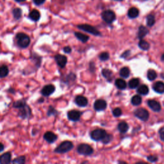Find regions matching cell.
Wrapping results in <instances>:
<instances>
[{
  "mask_svg": "<svg viewBox=\"0 0 164 164\" xmlns=\"http://www.w3.org/2000/svg\"><path fill=\"white\" fill-rule=\"evenodd\" d=\"M142 1H148V0H142Z\"/></svg>",
  "mask_w": 164,
  "mask_h": 164,
  "instance_id": "52",
  "label": "cell"
},
{
  "mask_svg": "<svg viewBox=\"0 0 164 164\" xmlns=\"http://www.w3.org/2000/svg\"><path fill=\"white\" fill-rule=\"evenodd\" d=\"M147 77L148 78V80L150 81L155 80L157 77V74L155 70L153 69H150L148 71L147 73Z\"/></svg>",
  "mask_w": 164,
  "mask_h": 164,
  "instance_id": "35",
  "label": "cell"
},
{
  "mask_svg": "<svg viewBox=\"0 0 164 164\" xmlns=\"http://www.w3.org/2000/svg\"><path fill=\"white\" fill-rule=\"evenodd\" d=\"M115 1H117V2H122V1H123V0H115Z\"/></svg>",
  "mask_w": 164,
  "mask_h": 164,
  "instance_id": "51",
  "label": "cell"
},
{
  "mask_svg": "<svg viewBox=\"0 0 164 164\" xmlns=\"http://www.w3.org/2000/svg\"><path fill=\"white\" fill-rule=\"evenodd\" d=\"M118 130L121 133H125L129 129V126L125 122H121L118 124Z\"/></svg>",
  "mask_w": 164,
  "mask_h": 164,
  "instance_id": "27",
  "label": "cell"
},
{
  "mask_svg": "<svg viewBox=\"0 0 164 164\" xmlns=\"http://www.w3.org/2000/svg\"><path fill=\"white\" fill-rule=\"evenodd\" d=\"M131 103L133 105L138 106L141 104L142 98L139 95H135L134 96H133V98H131Z\"/></svg>",
  "mask_w": 164,
  "mask_h": 164,
  "instance_id": "32",
  "label": "cell"
},
{
  "mask_svg": "<svg viewBox=\"0 0 164 164\" xmlns=\"http://www.w3.org/2000/svg\"><path fill=\"white\" fill-rule=\"evenodd\" d=\"M75 103L78 106L80 107H85L88 104V99L87 98L84 97L83 96H78L75 98Z\"/></svg>",
  "mask_w": 164,
  "mask_h": 164,
  "instance_id": "16",
  "label": "cell"
},
{
  "mask_svg": "<svg viewBox=\"0 0 164 164\" xmlns=\"http://www.w3.org/2000/svg\"><path fill=\"white\" fill-rule=\"evenodd\" d=\"M7 91H8V92H9V93L13 94H15V90H14L13 88H12V87L9 88V89L7 90Z\"/></svg>",
  "mask_w": 164,
  "mask_h": 164,
  "instance_id": "46",
  "label": "cell"
},
{
  "mask_svg": "<svg viewBox=\"0 0 164 164\" xmlns=\"http://www.w3.org/2000/svg\"><path fill=\"white\" fill-rule=\"evenodd\" d=\"M112 113H113V115L114 117H118L120 116L121 114H122V110H121V109L119 108H116L113 110Z\"/></svg>",
  "mask_w": 164,
  "mask_h": 164,
  "instance_id": "40",
  "label": "cell"
},
{
  "mask_svg": "<svg viewBox=\"0 0 164 164\" xmlns=\"http://www.w3.org/2000/svg\"><path fill=\"white\" fill-rule=\"evenodd\" d=\"M9 74V69L7 65H3L0 66V78L7 77Z\"/></svg>",
  "mask_w": 164,
  "mask_h": 164,
  "instance_id": "22",
  "label": "cell"
},
{
  "mask_svg": "<svg viewBox=\"0 0 164 164\" xmlns=\"http://www.w3.org/2000/svg\"><path fill=\"white\" fill-rule=\"evenodd\" d=\"M55 89V86H54V85L48 84L42 87L40 92L42 96L48 97L54 92Z\"/></svg>",
  "mask_w": 164,
  "mask_h": 164,
  "instance_id": "8",
  "label": "cell"
},
{
  "mask_svg": "<svg viewBox=\"0 0 164 164\" xmlns=\"http://www.w3.org/2000/svg\"><path fill=\"white\" fill-rule=\"evenodd\" d=\"M159 134H160V137L162 141H164V126L162 127V128H160L159 131Z\"/></svg>",
  "mask_w": 164,
  "mask_h": 164,
  "instance_id": "43",
  "label": "cell"
},
{
  "mask_svg": "<svg viewBox=\"0 0 164 164\" xmlns=\"http://www.w3.org/2000/svg\"><path fill=\"white\" fill-rule=\"evenodd\" d=\"M12 14L16 20H19L22 17V10L19 8H15L12 10Z\"/></svg>",
  "mask_w": 164,
  "mask_h": 164,
  "instance_id": "29",
  "label": "cell"
},
{
  "mask_svg": "<svg viewBox=\"0 0 164 164\" xmlns=\"http://www.w3.org/2000/svg\"><path fill=\"white\" fill-rule=\"evenodd\" d=\"M112 138H113V137H112V135H109V134H107V133H106V135H105V137L101 140V141L103 142V144H106L109 143L112 141Z\"/></svg>",
  "mask_w": 164,
  "mask_h": 164,
  "instance_id": "38",
  "label": "cell"
},
{
  "mask_svg": "<svg viewBox=\"0 0 164 164\" xmlns=\"http://www.w3.org/2000/svg\"><path fill=\"white\" fill-rule=\"evenodd\" d=\"M138 46L142 50H148L150 47V44L148 43L147 41H145L144 40L141 39V40L138 42Z\"/></svg>",
  "mask_w": 164,
  "mask_h": 164,
  "instance_id": "31",
  "label": "cell"
},
{
  "mask_svg": "<svg viewBox=\"0 0 164 164\" xmlns=\"http://www.w3.org/2000/svg\"><path fill=\"white\" fill-rule=\"evenodd\" d=\"M130 51H126L125 52H124L123 53L122 55H121V57H123V58H125V57H127L129 55H130Z\"/></svg>",
  "mask_w": 164,
  "mask_h": 164,
  "instance_id": "45",
  "label": "cell"
},
{
  "mask_svg": "<svg viewBox=\"0 0 164 164\" xmlns=\"http://www.w3.org/2000/svg\"><path fill=\"white\" fill-rule=\"evenodd\" d=\"M63 51L65 53H70L72 51V49L70 46H65L64 47Z\"/></svg>",
  "mask_w": 164,
  "mask_h": 164,
  "instance_id": "44",
  "label": "cell"
},
{
  "mask_svg": "<svg viewBox=\"0 0 164 164\" xmlns=\"http://www.w3.org/2000/svg\"><path fill=\"white\" fill-rule=\"evenodd\" d=\"M109 58H110V55L107 52H103L99 54V58L102 61H106L109 59Z\"/></svg>",
  "mask_w": 164,
  "mask_h": 164,
  "instance_id": "39",
  "label": "cell"
},
{
  "mask_svg": "<svg viewBox=\"0 0 164 164\" xmlns=\"http://www.w3.org/2000/svg\"><path fill=\"white\" fill-rule=\"evenodd\" d=\"M28 17H29V19H31L32 21L37 22L39 21L40 18V12L36 9H33L29 13Z\"/></svg>",
  "mask_w": 164,
  "mask_h": 164,
  "instance_id": "18",
  "label": "cell"
},
{
  "mask_svg": "<svg viewBox=\"0 0 164 164\" xmlns=\"http://www.w3.org/2000/svg\"><path fill=\"white\" fill-rule=\"evenodd\" d=\"M101 18L107 24H112L116 19V15L112 10H106L101 13Z\"/></svg>",
  "mask_w": 164,
  "mask_h": 164,
  "instance_id": "3",
  "label": "cell"
},
{
  "mask_svg": "<svg viewBox=\"0 0 164 164\" xmlns=\"http://www.w3.org/2000/svg\"><path fill=\"white\" fill-rule=\"evenodd\" d=\"M148 105L151 110H153L154 112H159L161 110L162 107H161L160 104L159 102L155 100H153V99L149 100L148 101Z\"/></svg>",
  "mask_w": 164,
  "mask_h": 164,
  "instance_id": "15",
  "label": "cell"
},
{
  "mask_svg": "<svg viewBox=\"0 0 164 164\" xmlns=\"http://www.w3.org/2000/svg\"><path fill=\"white\" fill-rule=\"evenodd\" d=\"M4 149H5V145L2 142H0V153H2V151H3Z\"/></svg>",
  "mask_w": 164,
  "mask_h": 164,
  "instance_id": "47",
  "label": "cell"
},
{
  "mask_svg": "<svg viewBox=\"0 0 164 164\" xmlns=\"http://www.w3.org/2000/svg\"><path fill=\"white\" fill-rule=\"evenodd\" d=\"M115 85L119 89H120V90L125 89L127 85L126 82L124 80H123V79H120V78L117 79V80H115Z\"/></svg>",
  "mask_w": 164,
  "mask_h": 164,
  "instance_id": "23",
  "label": "cell"
},
{
  "mask_svg": "<svg viewBox=\"0 0 164 164\" xmlns=\"http://www.w3.org/2000/svg\"><path fill=\"white\" fill-rule=\"evenodd\" d=\"M139 16V10L136 7H131L127 12V16L130 19H135Z\"/></svg>",
  "mask_w": 164,
  "mask_h": 164,
  "instance_id": "21",
  "label": "cell"
},
{
  "mask_svg": "<svg viewBox=\"0 0 164 164\" xmlns=\"http://www.w3.org/2000/svg\"><path fill=\"white\" fill-rule=\"evenodd\" d=\"M15 2H17V3H22V2H25L26 0H14Z\"/></svg>",
  "mask_w": 164,
  "mask_h": 164,
  "instance_id": "49",
  "label": "cell"
},
{
  "mask_svg": "<svg viewBox=\"0 0 164 164\" xmlns=\"http://www.w3.org/2000/svg\"><path fill=\"white\" fill-rule=\"evenodd\" d=\"M78 28L83 30V31L89 33L95 36H99L101 35V33L97 30L95 27L87 25V24H83V25H79L77 26Z\"/></svg>",
  "mask_w": 164,
  "mask_h": 164,
  "instance_id": "6",
  "label": "cell"
},
{
  "mask_svg": "<svg viewBox=\"0 0 164 164\" xmlns=\"http://www.w3.org/2000/svg\"><path fill=\"white\" fill-rule=\"evenodd\" d=\"M58 111L54 108L53 106H50L49 108H48V110L47 111V117H50L53 116V115H56L58 114Z\"/></svg>",
  "mask_w": 164,
  "mask_h": 164,
  "instance_id": "36",
  "label": "cell"
},
{
  "mask_svg": "<svg viewBox=\"0 0 164 164\" xmlns=\"http://www.w3.org/2000/svg\"><path fill=\"white\" fill-rule=\"evenodd\" d=\"M77 151L79 154L83 155H90L93 153L92 148L87 144H80L77 148Z\"/></svg>",
  "mask_w": 164,
  "mask_h": 164,
  "instance_id": "5",
  "label": "cell"
},
{
  "mask_svg": "<svg viewBox=\"0 0 164 164\" xmlns=\"http://www.w3.org/2000/svg\"><path fill=\"white\" fill-rule=\"evenodd\" d=\"M102 75L105 78L109 79V78H110L112 76V72L110 69H104L102 71Z\"/></svg>",
  "mask_w": 164,
  "mask_h": 164,
  "instance_id": "37",
  "label": "cell"
},
{
  "mask_svg": "<svg viewBox=\"0 0 164 164\" xmlns=\"http://www.w3.org/2000/svg\"><path fill=\"white\" fill-rule=\"evenodd\" d=\"M107 106L106 102L103 99L96 100L94 104V108L97 111H102L106 109Z\"/></svg>",
  "mask_w": 164,
  "mask_h": 164,
  "instance_id": "14",
  "label": "cell"
},
{
  "mask_svg": "<svg viewBox=\"0 0 164 164\" xmlns=\"http://www.w3.org/2000/svg\"><path fill=\"white\" fill-rule=\"evenodd\" d=\"M149 33V30L148 29L143 26V25H141L140 26V27L138 28V38L140 39H142L145 36H146Z\"/></svg>",
  "mask_w": 164,
  "mask_h": 164,
  "instance_id": "20",
  "label": "cell"
},
{
  "mask_svg": "<svg viewBox=\"0 0 164 164\" xmlns=\"http://www.w3.org/2000/svg\"><path fill=\"white\" fill-rule=\"evenodd\" d=\"M42 58V57L34 52H32L31 53V55H30V59H31L32 62L35 64V67H36L37 69H39L41 65Z\"/></svg>",
  "mask_w": 164,
  "mask_h": 164,
  "instance_id": "13",
  "label": "cell"
},
{
  "mask_svg": "<svg viewBox=\"0 0 164 164\" xmlns=\"http://www.w3.org/2000/svg\"><path fill=\"white\" fill-rule=\"evenodd\" d=\"M44 98H40L37 101L38 103H44Z\"/></svg>",
  "mask_w": 164,
  "mask_h": 164,
  "instance_id": "48",
  "label": "cell"
},
{
  "mask_svg": "<svg viewBox=\"0 0 164 164\" xmlns=\"http://www.w3.org/2000/svg\"><path fill=\"white\" fill-rule=\"evenodd\" d=\"M161 59H162V61H163V62H164V53H163V54H162V55Z\"/></svg>",
  "mask_w": 164,
  "mask_h": 164,
  "instance_id": "50",
  "label": "cell"
},
{
  "mask_svg": "<svg viewBox=\"0 0 164 164\" xmlns=\"http://www.w3.org/2000/svg\"><path fill=\"white\" fill-rule=\"evenodd\" d=\"M44 139L49 144H53L55 142L58 136L54 133L53 131H46L43 136Z\"/></svg>",
  "mask_w": 164,
  "mask_h": 164,
  "instance_id": "11",
  "label": "cell"
},
{
  "mask_svg": "<svg viewBox=\"0 0 164 164\" xmlns=\"http://www.w3.org/2000/svg\"><path fill=\"white\" fill-rule=\"evenodd\" d=\"M16 44L17 47H19L21 49H25L27 48L31 42V40L29 36L25 33L19 32L17 33L15 36Z\"/></svg>",
  "mask_w": 164,
  "mask_h": 164,
  "instance_id": "1",
  "label": "cell"
},
{
  "mask_svg": "<svg viewBox=\"0 0 164 164\" xmlns=\"http://www.w3.org/2000/svg\"><path fill=\"white\" fill-rule=\"evenodd\" d=\"M81 112H79L76 110H70L68 113V117L70 120L74 121V122H76V121H78L80 119L81 117Z\"/></svg>",
  "mask_w": 164,
  "mask_h": 164,
  "instance_id": "12",
  "label": "cell"
},
{
  "mask_svg": "<svg viewBox=\"0 0 164 164\" xmlns=\"http://www.w3.org/2000/svg\"><path fill=\"white\" fill-rule=\"evenodd\" d=\"M26 162V156H20L16 158L11 163H16V164H24Z\"/></svg>",
  "mask_w": 164,
  "mask_h": 164,
  "instance_id": "34",
  "label": "cell"
},
{
  "mask_svg": "<svg viewBox=\"0 0 164 164\" xmlns=\"http://www.w3.org/2000/svg\"><path fill=\"white\" fill-rule=\"evenodd\" d=\"M134 114L135 116L143 121L147 120L149 117V113L147 110L144 108H138L135 111Z\"/></svg>",
  "mask_w": 164,
  "mask_h": 164,
  "instance_id": "9",
  "label": "cell"
},
{
  "mask_svg": "<svg viewBox=\"0 0 164 164\" xmlns=\"http://www.w3.org/2000/svg\"><path fill=\"white\" fill-rule=\"evenodd\" d=\"M153 90L159 94L164 93V83L160 81L156 82L153 85Z\"/></svg>",
  "mask_w": 164,
  "mask_h": 164,
  "instance_id": "19",
  "label": "cell"
},
{
  "mask_svg": "<svg viewBox=\"0 0 164 164\" xmlns=\"http://www.w3.org/2000/svg\"><path fill=\"white\" fill-rule=\"evenodd\" d=\"M73 147L74 145L72 142L66 141L60 143L58 146L55 149H54V153L59 154H64L65 153H68V152L71 151L72 148H73Z\"/></svg>",
  "mask_w": 164,
  "mask_h": 164,
  "instance_id": "2",
  "label": "cell"
},
{
  "mask_svg": "<svg viewBox=\"0 0 164 164\" xmlns=\"http://www.w3.org/2000/svg\"><path fill=\"white\" fill-rule=\"evenodd\" d=\"M27 104L26 103V101H25V99H19V100H17L16 101H15L14 103H13V108H16V109H19L22 107H23L24 106H25Z\"/></svg>",
  "mask_w": 164,
  "mask_h": 164,
  "instance_id": "28",
  "label": "cell"
},
{
  "mask_svg": "<svg viewBox=\"0 0 164 164\" xmlns=\"http://www.w3.org/2000/svg\"><path fill=\"white\" fill-rule=\"evenodd\" d=\"M137 91L141 95H147L149 92V88L145 85H142L138 87Z\"/></svg>",
  "mask_w": 164,
  "mask_h": 164,
  "instance_id": "26",
  "label": "cell"
},
{
  "mask_svg": "<svg viewBox=\"0 0 164 164\" xmlns=\"http://www.w3.org/2000/svg\"><path fill=\"white\" fill-rule=\"evenodd\" d=\"M106 131L103 129H96L90 133V137L95 141H99L105 137Z\"/></svg>",
  "mask_w": 164,
  "mask_h": 164,
  "instance_id": "7",
  "label": "cell"
},
{
  "mask_svg": "<svg viewBox=\"0 0 164 164\" xmlns=\"http://www.w3.org/2000/svg\"><path fill=\"white\" fill-rule=\"evenodd\" d=\"M32 109L27 104L23 107L18 109L17 115L22 119H30L32 117Z\"/></svg>",
  "mask_w": 164,
  "mask_h": 164,
  "instance_id": "4",
  "label": "cell"
},
{
  "mask_svg": "<svg viewBox=\"0 0 164 164\" xmlns=\"http://www.w3.org/2000/svg\"><path fill=\"white\" fill-rule=\"evenodd\" d=\"M33 2L35 5L40 6L43 5L45 3L46 0H33Z\"/></svg>",
  "mask_w": 164,
  "mask_h": 164,
  "instance_id": "42",
  "label": "cell"
},
{
  "mask_svg": "<svg viewBox=\"0 0 164 164\" xmlns=\"http://www.w3.org/2000/svg\"><path fill=\"white\" fill-rule=\"evenodd\" d=\"M12 162V153L6 152L0 156V164H9Z\"/></svg>",
  "mask_w": 164,
  "mask_h": 164,
  "instance_id": "17",
  "label": "cell"
},
{
  "mask_svg": "<svg viewBox=\"0 0 164 164\" xmlns=\"http://www.w3.org/2000/svg\"><path fill=\"white\" fill-rule=\"evenodd\" d=\"M147 159L149 162H156L158 160V158H157V156H155V155H150V156H148L147 157Z\"/></svg>",
  "mask_w": 164,
  "mask_h": 164,
  "instance_id": "41",
  "label": "cell"
},
{
  "mask_svg": "<svg viewBox=\"0 0 164 164\" xmlns=\"http://www.w3.org/2000/svg\"><path fill=\"white\" fill-rule=\"evenodd\" d=\"M139 83H140L139 79H138V78H133L128 83L129 87L130 89H135L138 86Z\"/></svg>",
  "mask_w": 164,
  "mask_h": 164,
  "instance_id": "33",
  "label": "cell"
},
{
  "mask_svg": "<svg viewBox=\"0 0 164 164\" xmlns=\"http://www.w3.org/2000/svg\"><path fill=\"white\" fill-rule=\"evenodd\" d=\"M156 20H155V17L153 14H149L146 17V23H147V26L149 27L153 26L155 24Z\"/></svg>",
  "mask_w": 164,
  "mask_h": 164,
  "instance_id": "25",
  "label": "cell"
},
{
  "mask_svg": "<svg viewBox=\"0 0 164 164\" xmlns=\"http://www.w3.org/2000/svg\"><path fill=\"white\" fill-rule=\"evenodd\" d=\"M75 35L76 36V37L78 40H80V41L83 42V43H85V42H87L88 41V40L89 39V37L88 35H85V34L80 33V32H75Z\"/></svg>",
  "mask_w": 164,
  "mask_h": 164,
  "instance_id": "24",
  "label": "cell"
},
{
  "mask_svg": "<svg viewBox=\"0 0 164 164\" xmlns=\"http://www.w3.org/2000/svg\"><path fill=\"white\" fill-rule=\"evenodd\" d=\"M54 60H55L57 65L62 69L64 68L67 63H68V58L65 55H63V54H56V55L54 56Z\"/></svg>",
  "mask_w": 164,
  "mask_h": 164,
  "instance_id": "10",
  "label": "cell"
},
{
  "mask_svg": "<svg viewBox=\"0 0 164 164\" xmlns=\"http://www.w3.org/2000/svg\"><path fill=\"white\" fill-rule=\"evenodd\" d=\"M119 74L121 77H123L124 78H128L130 75V69L128 68H127V67H124V68H123L120 70Z\"/></svg>",
  "mask_w": 164,
  "mask_h": 164,
  "instance_id": "30",
  "label": "cell"
}]
</instances>
